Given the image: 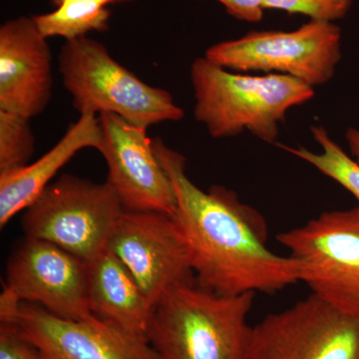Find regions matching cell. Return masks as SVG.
I'll return each instance as SVG.
<instances>
[{
	"label": "cell",
	"instance_id": "52a82bcc",
	"mask_svg": "<svg viewBox=\"0 0 359 359\" xmlns=\"http://www.w3.org/2000/svg\"><path fill=\"white\" fill-rule=\"evenodd\" d=\"M276 240L301 264L311 294L359 318V205L323 212Z\"/></svg>",
	"mask_w": 359,
	"mask_h": 359
},
{
	"label": "cell",
	"instance_id": "d6986e66",
	"mask_svg": "<svg viewBox=\"0 0 359 359\" xmlns=\"http://www.w3.org/2000/svg\"><path fill=\"white\" fill-rule=\"evenodd\" d=\"M264 8L308 16L309 20L334 22L346 18L353 0H264Z\"/></svg>",
	"mask_w": 359,
	"mask_h": 359
},
{
	"label": "cell",
	"instance_id": "9a60e30c",
	"mask_svg": "<svg viewBox=\"0 0 359 359\" xmlns=\"http://www.w3.org/2000/svg\"><path fill=\"white\" fill-rule=\"evenodd\" d=\"M88 264L92 313L127 332L147 337L154 308L129 269L109 249Z\"/></svg>",
	"mask_w": 359,
	"mask_h": 359
},
{
	"label": "cell",
	"instance_id": "44dd1931",
	"mask_svg": "<svg viewBox=\"0 0 359 359\" xmlns=\"http://www.w3.org/2000/svg\"><path fill=\"white\" fill-rule=\"evenodd\" d=\"M229 15L245 22L257 23L263 20L264 0H217Z\"/></svg>",
	"mask_w": 359,
	"mask_h": 359
},
{
	"label": "cell",
	"instance_id": "e0dca14e",
	"mask_svg": "<svg viewBox=\"0 0 359 359\" xmlns=\"http://www.w3.org/2000/svg\"><path fill=\"white\" fill-rule=\"evenodd\" d=\"M311 131L314 140L320 146L321 152L314 153L304 147L280 145V148L344 187L358 199L359 205V165L330 136L325 127L313 126Z\"/></svg>",
	"mask_w": 359,
	"mask_h": 359
},
{
	"label": "cell",
	"instance_id": "277c9868",
	"mask_svg": "<svg viewBox=\"0 0 359 359\" xmlns=\"http://www.w3.org/2000/svg\"><path fill=\"white\" fill-rule=\"evenodd\" d=\"M58 69L80 115L111 113L144 128L185 117L171 93L142 81L89 37L65 42Z\"/></svg>",
	"mask_w": 359,
	"mask_h": 359
},
{
	"label": "cell",
	"instance_id": "5bb4252c",
	"mask_svg": "<svg viewBox=\"0 0 359 359\" xmlns=\"http://www.w3.org/2000/svg\"><path fill=\"white\" fill-rule=\"evenodd\" d=\"M102 127L94 114L80 115L65 136L46 154L32 164L0 172V226L4 228L20 211H25L52 178L80 151L100 150Z\"/></svg>",
	"mask_w": 359,
	"mask_h": 359
},
{
	"label": "cell",
	"instance_id": "7a4b0ae2",
	"mask_svg": "<svg viewBox=\"0 0 359 359\" xmlns=\"http://www.w3.org/2000/svg\"><path fill=\"white\" fill-rule=\"evenodd\" d=\"M255 294L224 297L196 282L177 287L155 306L149 344L158 359H254Z\"/></svg>",
	"mask_w": 359,
	"mask_h": 359
},
{
	"label": "cell",
	"instance_id": "9c48e42d",
	"mask_svg": "<svg viewBox=\"0 0 359 359\" xmlns=\"http://www.w3.org/2000/svg\"><path fill=\"white\" fill-rule=\"evenodd\" d=\"M108 249L129 269L154 309L168 292L196 282L185 241L170 215L125 210Z\"/></svg>",
	"mask_w": 359,
	"mask_h": 359
},
{
	"label": "cell",
	"instance_id": "ba28073f",
	"mask_svg": "<svg viewBox=\"0 0 359 359\" xmlns=\"http://www.w3.org/2000/svg\"><path fill=\"white\" fill-rule=\"evenodd\" d=\"M254 359H359V318L311 294L254 327Z\"/></svg>",
	"mask_w": 359,
	"mask_h": 359
},
{
	"label": "cell",
	"instance_id": "6da1fadb",
	"mask_svg": "<svg viewBox=\"0 0 359 359\" xmlns=\"http://www.w3.org/2000/svg\"><path fill=\"white\" fill-rule=\"evenodd\" d=\"M153 149L173 186L175 222L188 249L196 283L224 297L273 294L301 282V264L269 249L262 215L223 186L204 191L186 173V158L160 138Z\"/></svg>",
	"mask_w": 359,
	"mask_h": 359
},
{
	"label": "cell",
	"instance_id": "4fadbf2b",
	"mask_svg": "<svg viewBox=\"0 0 359 359\" xmlns=\"http://www.w3.org/2000/svg\"><path fill=\"white\" fill-rule=\"evenodd\" d=\"M52 55L34 20L20 16L0 27V110L32 118L50 102Z\"/></svg>",
	"mask_w": 359,
	"mask_h": 359
},
{
	"label": "cell",
	"instance_id": "5b68a950",
	"mask_svg": "<svg viewBox=\"0 0 359 359\" xmlns=\"http://www.w3.org/2000/svg\"><path fill=\"white\" fill-rule=\"evenodd\" d=\"M124 212L107 181L65 174L26 208L21 224L25 237L47 241L90 263L108 249Z\"/></svg>",
	"mask_w": 359,
	"mask_h": 359
},
{
	"label": "cell",
	"instance_id": "7c38bea8",
	"mask_svg": "<svg viewBox=\"0 0 359 359\" xmlns=\"http://www.w3.org/2000/svg\"><path fill=\"white\" fill-rule=\"evenodd\" d=\"M13 320L44 359H158L147 337L95 316L65 320L39 304L20 302Z\"/></svg>",
	"mask_w": 359,
	"mask_h": 359
},
{
	"label": "cell",
	"instance_id": "2e32d148",
	"mask_svg": "<svg viewBox=\"0 0 359 359\" xmlns=\"http://www.w3.org/2000/svg\"><path fill=\"white\" fill-rule=\"evenodd\" d=\"M110 18V9L93 0H68L52 13L32 16L44 37L60 36L66 41L107 32Z\"/></svg>",
	"mask_w": 359,
	"mask_h": 359
},
{
	"label": "cell",
	"instance_id": "ffe728a7",
	"mask_svg": "<svg viewBox=\"0 0 359 359\" xmlns=\"http://www.w3.org/2000/svg\"><path fill=\"white\" fill-rule=\"evenodd\" d=\"M0 359H44L14 320H0Z\"/></svg>",
	"mask_w": 359,
	"mask_h": 359
},
{
	"label": "cell",
	"instance_id": "30bf717a",
	"mask_svg": "<svg viewBox=\"0 0 359 359\" xmlns=\"http://www.w3.org/2000/svg\"><path fill=\"white\" fill-rule=\"evenodd\" d=\"M4 292L59 318L88 320L89 264L58 245L25 238L9 257Z\"/></svg>",
	"mask_w": 359,
	"mask_h": 359
},
{
	"label": "cell",
	"instance_id": "ac0fdd59",
	"mask_svg": "<svg viewBox=\"0 0 359 359\" xmlns=\"http://www.w3.org/2000/svg\"><path fill=\"white\" fill-rule=\"evenodd\" d=\"M29 120L18 113L0 110V172L28 165L35 147Z\"/></svg>",
	"mask_w": 359,
	"mask_h": 359
},
{
	"label": "cell",
	"instance_id": "603a6c76",
	"mask_svg": "<svg viewBox=\"0 0 359 359\" xmlns=\"http://www.w3.org/2000/svg\"><path fill=\"white\" fill-rule=\"evenodd\" d=\"M52 6L58 7L63 4V2L68 1V0H48ZM93 1L98 2V4H102L104 6H109V4H125V2H131L133 0H93Z\"/></svg>",
	"mask_w": 359,
	"mask_h": 359
},
{
	"label": "cell",
	"instance_id": "8992f818",
	"mask_svg": "<svg viewBox=\"0 0 359 359\" xmlns=\"http://www.w3.org/2000/svg\"><path fill=\"white\" fill-rule=\"evenodd\" d=\"M341 29L334 22L309 20L292 32H252L212 45L205 57L237 72L289 75L311 87L327 83L341 60Z\"/></svg>",
	"mask_w": 359,
	"mask_h": 359
},
{
	"label": "cell",
	"instance_id": "8fae6325",
	"mask_svg": "<svg viewBox=\"0 0 359 359\" xmlns=\"http://www.w3.org/2000/svg\"><path fill=\"white\" fill-rule=\"evenodd\" d=\"M98 118L103 133L99 152L107 164V182L124 209L173 216V186L155 154L147 128L111 113H101Z\"/></svg>",
	"mask_w": 359,
	"mask_h": 359
},
{
	"label": "cell",
	"instance_id": "3957f363",
	"mask_svg": "<svg viewBox=\"0 0 359 359\" xmlns=\"http://www.w3.org/2000/svg\"><path fill=\"white\" fill-rule=\"evenodd\" d=\"M191 80L194 115L212 138L248 130L266 143H276L287 111L314 96L313 87L289 75L231 72L205 57L194 61Z\"/></svg>",
	"mask_w": 359,
	"mask_h": 359
},
{
	"label": "cell",
	"instance_id": "7402d4cb",
	"mask_svg": "<svg viewBox=\"0 0 359 359\" xmlns=\"http://www.w3.org/2000/svg\"><path fill=\"white\" fill-rule=\"evenodd\" d=\"M346 139L354 161L359 165V130L355 128L347 130Z\"/></svg>",
	"mask_w": 359,
	"mask_h": 359
}]
</instances>
